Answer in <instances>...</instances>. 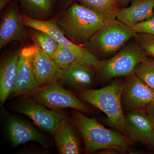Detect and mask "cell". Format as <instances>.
Returning a JSON list of instances; mask_svg holds the SVG:
<instances>
[{"label": "cell", "mask_w": 154, "mask_h": 154, "mask_svg": "<svg viewBox=\"0 0 154 154\" xmlns=\"http://www.w3.org/2000/svg\"><path fill=\"white\" fill-rule=\"evenodd\" d=\"M128 8H120L116 19L128 27L154 17V0H132Z\"/></svg>", "instance_id": "cell-16"}, {"label": "cell", "mask_w": 154, "mask_h": 154, "mask_svg": "<svg viewBox=\"0 0 154 154\" xmlns=\"http://www.w3.org/2000/svg\"><path fill=\"white\" fill-rule=\"evenodd\" d=\"M130 28L136 33L154 35V17L137 23Z\"/></svg>", "instance_id": "cell-25"}, {"label": "cell", "mask_w": 154, "mask_h": 154, "mask_svg": "<svg viewBox=\"0 0 154 154\" xmlns=\"http://www.w3.org/2000/svg\"><path fill=\"white\" fill-rule=\"evenodd\" d=\"M0 25V48L2 49L12 42H22L26 38L24 25L22 24L17 0L7 6Z\"/></svg>", "instance_id": "cell-11"}, {"label": "cell", "mask_w": 154, "mask_h": 154, "mask_svg": "<svg viewBox=\"0 0 154 154\" xmlns=\"http://www.w3.org/2000/svg\"><path fill=\"white\" fill-rule=\"evenodd\" d=\"M6 126L11 143L14 146L34 141L43 147H47L48 141L46 137L26 121L16 117H9Z\"/></svg>", "instance_id": "cell-14"}, {"label": "cell", "mask_w": 154, "mask_h": 154, "mask_svg": "<svg viewBox=\"0 0 154 154\" xmlns=\"http://www.w3.org/2000/svg\"><path fill=\"white\" fill-rule=\"evenodd\" d=\"M44 105L28 98L22 99L16 107V111L32 119L42 130L52 133L61 122L66 119L63 113L47 109Z\"/></svg>", "instance_id": "cell-9"}, {"label": "cell", "mask_w": 154, "mask_h": 154, "mask_svg": "<svg viewBox=\"0 0 154 154\" xmlns=\"http://www.w3.org/2000/svg\"><path fill=\"white\" fill-rule=\"evenodd\" d=\"M153 122L145 111H129L125 116L127 134L133 142L152 147Z\"/></svg>", "instance_id": "cell-12"}, {"label": "cell", "mask_w": 154, "mask_h": 154, "mask_svg": "<svg viewBox=\"0 0 154 154\" xmlns=\"http://www.w3.org/2000/svg\"><path fill=\"white\" fill-rule=\"evenodd\" d=\"M20 49L6 56L0 66V101L3 104L13 91L17 80Z\"/></svg>", "instance_id": "cell-17"}, {"label": "cell", "mask_w": 154, "mask_h": 154, "mask_svg": "<svg viewBox=\"0 0 154 154\" xmlns=\"http://www.w3.org/2000/svg\"><path fill=\"white\" fill-rule=\"evenodd\" d=\"M75 125L82 135L86 150L92 152L104 149L119 151L129 150V140L119 131L107 129L95 118H89L77 110L73 114Z\"/></svg>", "instance_id": "cell-2"}, {"label": "cell", "mask_w": 154, "mask_h": 154, "mask_svg": "<svg viewBox=\"0 0 154 154\" xmlns=\"http://www.w3.org/2000/svg\"><path fill=\"white\" fill-rule=\"evenodd\" d=\"M152 148L154 149V121L153 122L152 131Z\"/></svg>", "instance_id": "cell-30"}, {"label": "cell", "mask_w": 154, "mask_h": 154, "mask_svg": "<svg viewBox=\"0 0 154 154\" xmlns=\"http://www.w3.org/2000/svg\"><path fill=\"white\" fill-rule=\"evenodd\" d=\"M14 0H0V11L2 12L6 7Z\"/></svg>", "instance_id": "cell-28"}, {"label": "cell", "mask_w": 154, "mask_h": 154, "mask_svg": "<svg viewBox=\"0 0 154 154\" xmlns=\"http://www.w3.org/2000/svg\"><path fill=\"white\" fill-rule=\"evenodd\" d=\"M36 46L32 64L38 88L59 81L63 69L58 66L41 48Z\"/></svg>", "instance_id": "cell-13"}, {"label": "cell", "mask_w": 154, "mask_h": 154, "mask_svg": "<svg viewBox=\"0 0 154 154\" xmlns=\"http://www.w3.org/2000/svg\"><path fill=\"white\" fill-rule=\"evenodd\" d=\"M146 57V54L135 40L130 42L112 57L99 60L96 73L104 81L127 77L134 73L136 67Z\"/></svg>", "instance_id": "cell-4"}, {"label": "cell", "mask_w": 154, "mask_h": 154, "mask_svg": "<svg viewBox=\"0 0 154 154\" xmlns=\"http://www.w3.org/2000/svg\"><path fill=\"white\" fill-rule=\"evenodd\" d=\"M132 1V0H118L120 7H122V8L125 7Z\"/></svg>", "instance_id": "cell-29"}, {"label": "cell", "mask_w": 154, "mask_h": 154, "mask_svg": "<svg viewBox=\"0 0 154 154\" xmlns=\"http://www.w3.org/2000/svg\"><path fill=\"white\" fill-rule=\"evenodd\" d=\"M20 19L25 27L40 30L49 34L61 45L71 50L76 55L80 62L96 68L98 60L90 50L75 44L68 38L56 22L48 20L33 19L21 15Z\"/></svg>", "instance_id": "cell-6"}, {"label": "cell", "mask_w": 154, "mask_h": 154, "mask_svg": "<svg viewBox=\"0 0 154 154\" xmlns=\"http://www.w3.org/2000/svg\"><path fill=\"white\" fill-rule=\"evenodd\" d=\"M82 5L91 10L105 22L116 18L121 8L118 0H77Z\"/></svg>", "instance_id": "cell-20"}, {"label": "cell", "mask_w": 154, "mask_h": 154, "mask_svg": "<svg viewBox=\"0 0 154 154\" xmlns=\"http://www.w3.org/2000/svg\"><path fill=\"white\" fill-rule=\"evenodd\" d=\"M33 39L34 45L52 58L57 48V42L48 33L37 30L33 33Z\"/></svg>", "instance_id": "cell-22"}, {"label": "cell", "mask_w": 154, "mask_h": 154, "mask_svg": "<svg viewBox=\"0 0 154 154\" xmlns=\"http://www.w3.org/2000/svg\"><path fill=\"white\" fill-rule=\"evenodd\" d=\"M123 85L113 81L110 85L96 90H82L80 97L82 101L91 104L107 116L109 125L125 135V116L122 110V94Z\"/></svg>", "instance_id": "cell-3"}, {"label": "cell", "mask_w": 154, "mask_h": 154, "mask_svg": "<svg viewBox=\"0 0 154 154\" xmlns=\"http://www.w3.org/2000/svg\"><path fill=\"white\" fill-rule=\"evenodd\" d=\"M56 22L71 41L82 46H87L90 38L105 23L94 11L77 2L63 10Z\"/></svg>", "instance_id": "cell-1"}, {"label": "cell", "mask_w": 154, "mask_h": 154, "mask_svg": "<svg viewBox=\"0 0 154 154\" xmlns=\"http://www.w3.org/2000/svg\"><path fill=\"white\" fill-rule=\"evenodd\" d=\"M146 112L152 121H154V100L147 107Z\"/></svg>", "instance_id": "cell-26"}, {"label": "cell", "mask_w": 154, "mask_h": 154, "mask_svg": "<svg viewBox=\"0 0 154 154\" xmlns=\"http://www.w3.org/2000/svg\"><path fill=\"white\" fill-rule=\"evenodd\" d=\"M133 38L146 56L154 58V35L136 33Z\"/></svg>", "instance_id": "cell-24"}, {"label": "cell", "mask_w": 154, "mask_h": 154, "mask_svg": "<svg viewBox=\"0 0 154 154\" xmlns=\"http://www.w3.org/2000/svg\"><path fill=\"white\" fill-rule=\"evenodd\" d=\"M95 68L77 61L68 68L63 69L60 82L75 89H88L94 84Z\"/></svg>", "instance_id": "cell-15"}, {"label": "cell", "mask_w": 154, "mask_h": 154, "mask_svg": "<svg viewBox=\"0 0 154 154\" xmlns=\"http://www.w3.org/2000/svg\"><path fill=\"white\" fill-rule=\"evenodd\" d=\"M51 134L60 154L81 153L79 141L72 127L67 119L61 122Z\"/></svg>", "instance_id": "cell-18"}, {"label": "cell", "mask_w": 154, "mask_h": 154, "mask_svg": "<svg viewBox=\"0 0 154 154\" xmlns=\"http://www.w3.org/2000/svg\"><path fill=\"white\" fill-rule=\"evenodd\" d=\"M77 0H59V6L62 10H64L74 3Z\"/></svg>", "instance_id": "cell-27"}, {"label": "cell", "mask_w": 154, "mask_h": 154, "mask_svg": "<svg viewBox=\"0 0 154 154\" xmlns=\"http://www.w3.org/2000/svg\"><path fill=\"white\" fill-rule=\"evenodd\" d=\"M126 77L122 94V105L129 111H146L154 100V89L135 73Z\"/></svg>", "instance_id": "cell-8"}, {"label": "cell", "mask_w": 154, "mask_h": 154, "mask_svg": "<svg viewBox=\"0 0 154 154\" xmlns=\"http://www.w3.org/2000/svg\"><path fill=\"white\" fill-rule=\"evenodd\" d=\"M26 16L33 19L46 20L52 14L57 0H17Z\"/></svg>", "instance_id": "cell-19"}, {"label": "cell", "mask_w": 154, "mask_h": 154, "mask_svg": "<svg viewBox=\"0 0 154 154\" xmlns=\"http://www.w3.org/2000/svg\"><path fill=\"white\" fill-rule=\"evenodd\" d=\"M31 94L36 102L51 110L71 108L85 113L89 111L88 106L82 100L57 82L38 88Z\"/></svg>", "instance_id": "cell-7"}, {"label": "cell", "mask_w": 154, "mask_h": 154, "mask_svg": "<svg viewBox=\"0 0 154 154\" xmlns=\"http://www.w3.org/2000/svg\"><path fill=\"white\" fill-rule=\"evenodd\" d=\"M36 49V45H34L20 49L17 80L11 95L31 94L39 88L32 64V57Z\"/></svg>", "instance_id": "cell-10"}, {"label": "cell", "mask_w": 154, "mask_h": 154, "mask_svg": "<svg viewBox=\"0 0 154 154\" xmlns=\"http://www.w3.org/2000/svg\"><path fill=\"white\" fill-rule=\"evenodd\" d=\"M135 32L116 19L105 25L90 38L87 46L105 57L113 56L134 38Z\"/></svg>", "instance_id": "cell-5"}, {"label": "cell", "mask_w": 154, "mask_h": 154, "mask_svg": "<svg viewBox=\"0 0 154 154\" xmlns=\"http://www.w3.org/2000/svg\"></svg>", "instance_id": "cell-31"}, {"label": "cell", "mask_w": 154, "mask_h": 154, "mask_svg": "<svg viewBox=\"0 0 154 154\" xmlns=\"http://www.w3.org/2000/svg\"><path fill=\"white\" fill-rule=\"evenodd\" d=\"M51 59L62 69L68 68L76 62L79 61L76 55L71 50L59 43Z\"/></svg>", "instance_id": "cell-23"}, {"label": "cell", "mask_w": 154, "mask_h": 154, "mask_svg": "<svg viewBox=\"0 0 154 154\" xmlns=\"http://www.w3.org/2000/svg\"><path fill=\"white\" fill-rule=\"evenodd\" d=\"M134 73L154 89V58L146 57L136 67Z\"/></svg>", "instance_id": "cell-21"}]
</instances>
